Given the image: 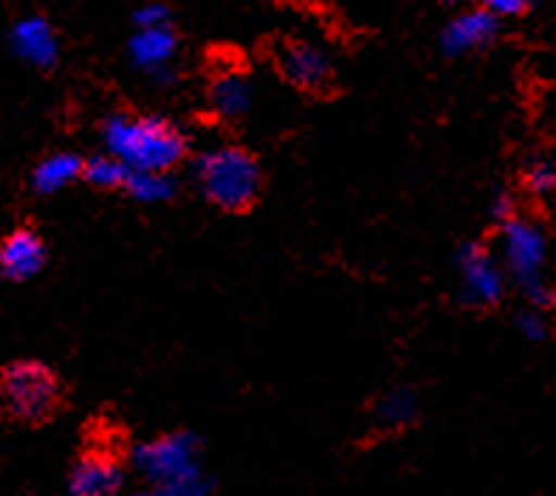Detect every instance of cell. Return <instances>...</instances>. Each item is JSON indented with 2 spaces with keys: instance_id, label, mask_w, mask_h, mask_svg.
I'll return each instance as SVG.
<instances>
[{
  "instance_id": "6da1fadb",
  "label": "cell",
  "mask_w": 556,
  "mask_h": 496,
  "mask_svg": "<svg viewBox=\"0 0 556 496\" xmlns=\"http://www.w3.org/2000/svg\"><path fill=\"white\" fill-rule=\"evenodd\" d=\"M105 144L113 158L139 175H167L187 155L184 133L162 116L116 113L105 122Z\"/></svg>"
},
{
  "instance_id": "7a4b0ae2",
  "label": "cell",
  "mask_w": 556,
  "mask_h": 496,
  "mask_svg": "<svg viewBox=\"0 0 556 496\" xmlns=\"http://www.w3.org/2000/svg\"><path fill=\"white\" fill-rule=\"evenodd\" d=\"M198 183L212 206L226 215H247L261 201L263 169L247 148L224 144L198 162Z\"/></svg>"
},
{
  "instance_id": "3957f363",
  "label": "cell",
  "mask_w": 556,
  "mask_h": 496,
  "mask_svg": "<svg viewBox=\"0 0 556 496\" xmlns=\"http://www.w3.org/2000/svg\"><path fill=\"white\" fill-rule=\"evenodd\" d=\"M63 404V384L46 364L14 361L0 370V412L17 423H42Z\"/></svg>"
},
{
  "instance_id": "277c9868",
  "label": "cell",
  "mask_w": 556,
  "mask_h": 496,
  "mask_svg": "<svg viewBox=\"0 0 556 496\" xmlns=\"http://www.w3.org/2000/svg\"><path fill=\"white\" fill-rule=\"evenodd\" d=\"M125 485V462L108 446L88 448L71 471V496H119Z\"/></svg>"
},
{
  "instance_id": "5b68a950",
  "label": "cell",
  "mask_w": 556,
  "mask_h": 496,
  "mask_svg": "<svg viewBox=\"0 0 556 496\" xmlns=\"http://www.w3.org/2000/svg\"><path fill=\"white\" fill-rule=\"evenodd\" d=\"M277 65H280L282 77L303 91L325 93L333 85L331 60L311 42H282L280 51H277Z\"/></svg>"
},
{
  "instance_id": "8992f818",
  "label": "cell",
  "mask_w": 556,
  "mask_h": 496,
  "mask_svg": "<svg viewBox=\"0 0 556 496\" xmlns=\"http://www.w3.org/2000/svg\"><path fill=\"white\" fill-rule=\"evenodd\" d=\"M42 263H46V243L35 229L12 231L0 243V274L7 280H31L42 268Z\"/></svg>"
},
{
  "instance_id": "52a82bcc",
  "label": "cell",
  "mask_w": 556,
  "mask_h": 496,
  "mask_svg": "<svg viewBox=\"0 0 556 496\" xmlns=\"http://www.w3.org/2000/svg\"><path fill=\"white\" fill-rule=\"evenodd\" d=\"M12 42L14 51L37 68H49L56 60V37L42 17H26V21L17 23Z\"/></svg>"
},
{
  "instance_id": "ba28073f",
  "label": "cell",
  "mask_w": 556,
  "mask_h": 496,
  "mask_svg": "<svg viewBox=\"0 0 556 496\" xmlns=\"http://www.w3.org/2000/svg\"><path fill=\"white\" fill-rule=\"evenodd\" d=\"M494 31H497V17L486 9H475V12L460 14L458 21H452L444 35V46L452 54L480 49V46H486L492 40Z\"/></svg>"
},
{
  "instance_id": "9c48e42d",
  "label": "cell",
  "mask_w": 556,
  "mask_h": 496,
  "mask_svg": "<svg viewBox=\"0 0 556 496\" xmlns=\"http://www.w3.org/2000/svg\"><path fill=\"white\" fill-rule=\"evenodd\" d=\"M83 169L85 164L79 162L77 155L54 153L46 162L37 164L35 175H31V183H35L37 192L49 195V192H56V189H63L65 183L74 181L77 175H83Z\"/></svg>"
},
{
  "instance_id": "30bf717a",
  "label": "cell",
  "mask_w": 556,
  "mask_h": 496,
  "mask_svg": "<svg viewBox=\"0 0 556 496\" xmlns=\"http://www.w3.org/2000/svg\"><path fill=\"white\" fill-rule=\"evenodd\" d=\"M134 60L144 68L167 63L173 51H176V37L169 31V26H155V28H141L139 35L130 42Z\"/></svg>"
},
{
  "instance_id": "8fae6325",
  "label": "cell",
  "mask_w": 556,
  "mask_h": 496,
  "mask_svg": "<svg viewBox=\"0 0 556 496\" xmlns=\"http://www.w3.org/2000/svg\"><path fill=\"white\" fill-rule=\"evenodd\" d=\"M212 107L220 113V116H240V113L249 107V85L238 77V74H224L212 82L210 88Z\"/></svg>"
},
{
  "instance_id": "7c38bea8",
  "label": "cell",
  "mask_w": 556,
  "mask_h": 496,
  "mask_svg": "<svg viewBox=\"0 0 556 496\" xmlns=\"http://www.w3.org/2000/svg\"><path fill=\"white\" fill-rule=\"evenodd\" d=\"M130 169L119 162V158H113V155H102V158H91V162L85 164L83 178L88 183L99 189H122L130 187Z\"/></svg>"
},
{
  "instance_id": "4fadbf2b",
  "label": "cell",
  "mask_w": 556,
  "mask_h": 496,
  "mask_svg": "<svg viewBox=\"0 0 556 496\" xmlns=\"http://www.w3.org/2000/svg\"><path fill=\"white\" fill-rule=\"evenodd\" d=\"M526 187L534 192V195H548L551 189L556 187V173L548 164H536L526 173Z\"/></svg>"
},
{
  "instance_id": "5bb4252c",
  "label": "cell",
  "mask_w": 556,
  "mask_h": 496,
  "mask_svg": "<svg viewBox=\"0 0 556 496\" xmlns=\"http://www.w3.org/2000/svg\"><path fill=\"white\" fill-rule=\"evenodd\" d=\"M486 12H492L494 17L497 14H520L534 3V0H480Z\"/></svg>"
},
{
  "instance_id": "9a60e30c",
  "label": "cell",
  "mask_w": 556,
  "mask_h": 496,
  "mask_svg": "<svg viewBox=\"0 0 556 496\" xmlns=\"http://www.w3.org/2000/svg\"><path fill=\"white\" fill-rule=\"evenodd\" d=\"M167 9L164 7H144L139 14H136V21H139L141 28H155V26H167Z\"/></svg>"
},
{
  "instance_id": "2e32d148",
  "label": "cell",
  "mask_w": 556,
  "mask_h": 496,
  "mask_svg": "<svg viewBox=\"0 0 556 496\" xmlns=\"http://www.w3.org/2000/svg\"><path fill=\"white\" fill-rule=\"evenodd\" d=\"M130 496H155V494H130Z\"/></svg>"
}]
</instances>
